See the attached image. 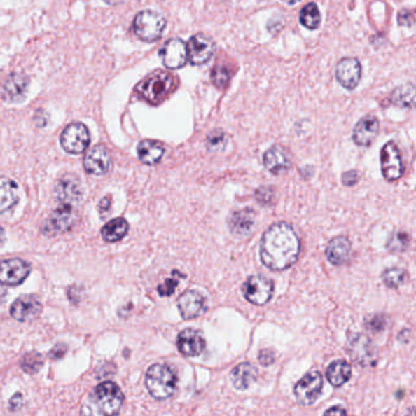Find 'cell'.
Instances as JSON below:
<instances>
[{"mask_svg": "<svg viewBox=\"0 0 416 416\" xmlns=\"http://www.w3.org/2000/svg\"><path fill=\"white\" fill-rule=\"evenodd\" d=\"M299 251L300 242L289 223H275L261 238V261L274 271L289 269L298 259Z\"/></svg>", "mask_w": 416, "mask_h": 416, "instance_id": "6da1fadb", "label": "cell"}, {"mask_svg": "<svg viewBox=\"0 0 416 416\" xmlns=\"http://www.w3.org/2000/svg\"><path fill=\"white\" fill-rule=\"evenodd\" d=\"M179 78L171 72L155 71L137 85L136 92L151 104H160L175 90Z\"/></svg>", "mask_w": 416, "mask_h": 416, "instance_id": "7a4b0ae2", "label": "cell"}, {"mask_svg": "<svg viewBox=\"0 0 416 416\" xmlns=\"http://www.w3.org/2000/svg\"><path fill=\"white\" fill-rule=\"evenodd\" d=\"M146 386L151 397L159 401L167 399L175 394L177 376L169 365H151L146 375Z\"/></svg>", "mask_w": 416, "mask_h": 416, "instance_id": "3957f363", "label": "cell"}, {"mask_svg": "<svg viewBox=\"0 0 416 416\" xmlns=\"http://www.w3.org/2000/svg\"><path fill=\"white\" fill-rule=\"evenodd\" d=\"M166 27V19L153 10L138 13L133 21V31L144 42H155L162 36Z\"/></svg>", "mask_w": 416, "mask_h": 416, "instance_id": "277c9868", "label": "cell"}, {"mask_svg": "<svg viewBox=\"0 0 416 416\" xmlns=\"http://www.w3.org/2000/svg\"><path fill=\"white\" fill-rule=\"evenodd\" d=\"M92 402L95 404L97 410L95 412L104 414V415H113L118 414L123 403V394L116 383H100L92 394Z\"/></svg>", "mask_w": 416, "mask_h": 416, "instance_id": "5b68a950", "label": "cell"}, {"mask_svg": "<svg viewBox=\"0 0 416 416\" xmlns=\"http://www.w3.org/2000/svg\"><path fill=\"white\" fill-rule=\"evenodd\" d=\"M90 131L85 125L74 123L69 125L60 136V144L70 154H81L90 147Z\"/></svg>", "mask_w": 416, "mask_h": 416, "instance_id": "8992f818", "label": "cell"}, {"mask_svg": "<svg viewBox=\"0 0 416 416\" xmlns=\"http://www.w3.org/2000/svg\"><path fill=\"white\" fill-rule=\"evenodd\" d=\"M322 387H324V378L321 374L317 370L307 373L294 387L297 402L302 405H312V403L317 402V398L321 394Z\"/></svg>", "mask_w": 416, "mask_h": 416, "instance_id": "52a82bcc", "label": "cell"}, {"mask_svg": "<svg viewBox=\"0 0 416 416\" xmlns=\"http://www.w3.org/2000/svg\"><path fill=\"white\" fill-rule=\"evenodd\" d=\"M272 294L274 282L261 275L251 276L247 279L246 284H243V296L248 302L256 305H264L270 302V299L272 298Z\"/></svg>", "mask_w": 416, "mask_h": 416, "instance_id": "ba28073f", "label": "cell"}, {"mask_svg": "<svg viewBox=\"0 0 416 416\" xmlns=\"http://www.w3.org/2000/svg\"><path fill=\"white\" fill-rule=\"evenodd\" d=\"M159 55L166 69L177 70L188 62L187 44L180 38H171L161 47Z\"/></svg>", "mask_w": 416, "mask_h": 416, "instance_id": "9c48e42d", "label": "cell"}, {"mask_svg": "<svg viewBox=\"0 0 416 416\" xmlns=\"http://www.w3.org/2000/svg\"><path fill=\"white\" fill-rule=\"evenodd\" d=\"M188 60L194 67L204 65L212 59L215 52V43L213 39L204 34H194L190 37L188 44Z\"/></svg>", "mask_w": 416, "mask_h": 416, "instance_id": "30bf717a", "label": "cell"}, {"mask_svg": "<svg viewBox=\"0 0 416 416\" xmlns=\"http://www.w3.org/2000/svg\"><path fill=\"white\" fill-rule=\"evenodd\" d=\"M31 272L29 263L22 259H6L0 261V284L18 286L22 284Z\"/></svg>", "mask_w": 416, "mask_h": 416, "instance_id": "8fae6325", "label": "cell"}, {"mask_svg": "<svg viewBox=\"0 0 416 416\" xmlns=\"http://www.w3.org/2000/svg\"><path fill=\"white\" fill-rule=\"evenodd\" d=\"M381 167L384 179L387 181H397L402 177L404 166L402 156L399 153L397 144L389 142L382 148L381 151Z\"/></svg>", "mask_w": 416, "mask_h": 416, "instance_id": "7c38bea8", "label": "cell"}, {"mask_svg": "<svg viewBox=\"0 0 416 416\" xmlns=\"http://www.w3.org/2000/svg\"><path fill=\"white\" fill-rule=\"evenodd\" d=\"M75 207L60 204V207L55 209L54 213L48 219L43 232L48 236H54L57 233L67 232L71 228L75 223Z\"/></svg>", "mask_w": 416, "mask_h": 416, "instance_id": "4fadbf2b", "label": "cell"}, {"mask_svg": "<svg viewBox=\"0 0 416 416\" xmlns=\"http://www.w3.org/2000/svg\"><path fill=\"white\" fill-rule=\"evenodd\" d=\"M55 195L59 203L76 207L80 203L83 195L81 181L71 174L62 176V179L57 181Z\"/></svg>", "mask_w": 416, "mask_h": 416, "instance_id": "5bb4252c", "label": "cell"}, {"mask_svg": "<svg viewBox=\"0 0 416 416\" xmlns=\"http://www.w3.org/2000/svg\"><path fill=\"white\" fill-rule=\"evenodd\" d=\"M85 170L90 175H105L111 167V156L108 148L98 144L85 153L83 159Z\"/></svg>", "mask_w": 416, "mask_h": 416, "instance_id": "9a60e30c", "label": "cell"}, {"mask_svg": "<svg viewBox=\"0 0 416 416\" xmlns=\"http://www.w3.org/2000/svg\"><path fill=\"white\" fill-rule=\"evenodd\" d=\"M336 78L343 88L353 90L361 78V64L355 57H345L336 67Z\"/></svg>", "mask_w": 416, "mask_h": 416, "instance_id": "2e32d148", "label": "cell"}, {"mask_svg": "<svg viewBox=\"0 0 416 416\" xmlns=\"http://www.w3.org/2000/svg\"><path fill=\"white\" fill-rule=\"evenodd\" d=\"M42 312V304L34 296H22L10 307V315L21 322L32 321Z\"/></svg>", "mask_w": 416, "mask_h": 416, "instance_id": "e0dca14e", "label": "cell"}, {"mask_svg": "<svg viewBox=\"0 0 416 416\" xmlns=\"http://www.w3.org/2000/svg\"><path fill=\"white\" fill-rule=\"evenodd\" d=\"M177 347L185 356H198L205 349V340L198 330L186 328L179 335Z\"/></svg>", "mask_w": 416, "mask_h": 416, "instance_id": "ac0fdd59", "label": "cell"}, {"mask_svg": "<svg viewBox=\"0 0 416 416\" xmlns=\"http://www.w3.org/2000/svg\"><path fill=\"white\" fill-rule=\"evenodd\" d=\"M177 305L182 317L186 320H190L205 312V298L198 291L190 289L181 296Z\"/></svg>", "mask_w": 416, "mask_h": 416, "instance_id": "d6986e66", "label": "cell"}, {"mask_svg": "<svg viewBox=\"0 0 416 416\" xmlns=\"http://www.w3.org/2000/svg\"><path fill=\"white\" fill-rule=\"evenodd\" d=\"M378 127V120L373 115L361 118L359 123L355 125L353 131V141L355 144L360 147H369L377 136Z\"/></svg>", "mask_w": 416, "mask_h": 416, "instance_id": "ffe728a7", "label": "cell"}, {"mask_svg": "<svg viewBox=\"0 0 416 416\" xmlns=\"http://www.w3.org/2000/svg\"><path fill=\"white\" fill-rule=\"evenodd\" d=\"M348 352L352 359L354 360L356 364L369 365L374 361V345L371 343V340L361 335H358L350 340Z\"/></svg>", "mask_w": 416, "mask_h": 416, "instance_id": "44dd1931", "label": "cell"}, {"mask_svg": "<svg viewBox=\"0 0 416 416\" xmlns=\"http://www.w3.org/2000/svg\"><path fill=\"white\" fill-rule=\"evenodd\" d=\"M256 223V213L251 209L236 210L228 218V227L233 235L246 237L251 233Z\"/></svg>", "mask_w": 416, "mask_h": 416, "instance_id": "7402d4cb", "label": "cell"}, {"mask_svg": "<svg viewBox=\"0 0 416 416\" xmlns=\"http://www.w3.org/2000/svg\"><path fill=\"white\" fill-rule=\"evenodd\" d=\"M29 77L25 74L21 72L11 74L3 85V97L9 102H19L24 99L29 87Z\"/></svg>", "mask_w": 416, "mask_h": 416, "instance_id": "603a6c76", "label": "cell"}, {"mask_svg": "<svg viewBox=\"0 0 416 416\" xmlns=\"http://www.w3.org/2000/svg\"><path fill=\"white\" fill-rule=\"evenodd\" d=\"M20 199L19 186L5 176H0V214L13 210Z\"/></svg>", "mask_w": 416, "mask_h": 416, "instance_id": "cb8c5ba5", "label": "cell"}, {"mask_svg": "<svg viewBox=\"0 0 416 416\" xmlns=\"http://www.w3.org/2000/svg\"><path fill=\"white\" fill-rule=\"evenodd\" d=\"M352 246L345 237L333 238L327 246V259L333 265H343L349 261Z\"/></svg>", "mask_w": 416, "mask_h": 416, "instance_id": "d4e9b609", "label": "cell"}, {"mask_svg": "<svg viewBox=\"0 0 416 416\" xmlns=\"http://www.w3.org/2000/svg\"><path fill=\"white\" fill-rule=\"evenodd\" d=\"M258 377V370L254 365L243 363L232 370L231 382L236 389H248Z\"/></svg>", "mask_w": 416, "mask_h": 416, "instance_id": "484cf974", "label": "cell"}, {"mask_svg": "<svg viewBox=\"0 0 416 416\" xmlns=\"http://www.w3.org/2000/svg\"><path fill=\"white\" fill-rule=\"evenodd\" d=\"M138 158L146 165H155L164 156L165 148L158 141L144 139L138 144Z\"/></svg>", "mask_w": 416, "mask_h": 416, "instance_id": "4316f807", "label": "cell"}, {"mask_svg": "<svg viewBox=\"0 0 416 416\" xmlns=\"http://www.w3.org/2000/svg\"><path fill=\"white\" fill-rule=\"evenodd\" d=\"M289 158L284 148L275 146L264 154V165L272 174L284 172L289 167Z\"/></svg>", "mask_w": 416, "mask_h": 416, "instance_id": "83f0119b", "label": "cell"}, {"mask_svg": "<svg viewBox=\"0 0 416 416\" xmlns=\"http://www.w3.org/2000/svg\"><path fill=\"white\" fill-rule=\"evenodd\" d=\"M352 375V368L345 360H336L328 366L327 369V378L333 387H340L348 380Z\"/></svg>", "mask_w": 416, "mask_h": 416, "instance_id": "f1b7e54d", "label": "cell"}, {"mask_svg": "<svg viewBox=\"0 0 416 416\" xmlns=\"http://www.w3.org/2000/svg\"><path fill=\"white\" fill-rule=\"evenodd\" d=\"M128 223L123 218L113 219L102 228V237L106 242H118L127 235Z\"/></svg>", "mask_w": 416, "mask_h": 416, "instance_id": "f546056e", "label": "cell"}, {"mask_svg": "<svg viewBox=\"0 0 416 416\" xmlns=\"http://www.w3.org/2000/svg\"><path fill=\"white\" fill-rule=\"evenodd\" d=\"M391 99H392L393 104L401 106V108H412L415 103V87L412 83L399 85L393 92Z\"/></svg>", "mask_w": 416, "mask_h": 416, "instance_id": "4dcf8cb0", "label": "cell"}, {"mask_svg": "<svg viewBox=\"0 0 416 416\" xmlns=\"http://www.w3.org/2000/svg\"><path fill=\"white\" fill-rule=\"evenodd\" d=\"M299 21L300 24L307 27V29H319L320 26V21H321V16H320V11L315 3H309L303 8L299 15Z\"/></svg>", "mask_w": 416, "mask_h": 416, "instance_id": "1f68e13d", "label": "cell"}, {"mask_svg": "<svg viewBox=\"0 0 416 416\" xmlns=\"http://www.w3.org/2000/svg\"><path fill=\"white\" fill-rule=\"evenodd\" d=\"M382 279L383 284L389 289H398L399 286H402L405 282L407 274L404 270L399 269V268H391V269L384 270Z\"/></svg>", "mask_w": 416, "mask_h": 416, "instance_id": "d6a6232c", "label": "cell"}, {"mask_svg": "<svg viewBox=\"0 0 416 416\" xmlns=\"http://www.w3.org/2000/svg\"><path fill=\"white\" fill-rule=\"evenodd\" d=\"M43 365L42 355L38 354L36 352L29 353V354L25 355L21 361V366L22 369L29 373V374H34L37 373L38 370L41 369V366Z\"/></svg>", "mask_w": 416, "mask_h": 416, "instance_id": "836d02e7", "label": "cell"}, {"mask_svg": "<svg viewBox=\"0 0 416 416\" xmlns=\"http://www.w3.org/2000/svg\"><path fill=\"white\" fill-rule=\"evenodd\" d=\"M227 143V137L226 134L223 132V131H214V132L210 133L208 136V139H207V147H208L209 151H223L225 146H226Z\"/></svg>", "mask_w": 416, "mask_h": 416, "instance_id": "e575fe53", "label": "cell"}, {"mask_svg": "<svg viewBox=\"0 0 416 416\" xmlns=\"http://www.w3.org/2000/svg\"><path fill=\"white\" fill-rule=\"evenodd\" d=\"M230 77H231L230 69L226 67H221V65L215 67V69H214L213 75H212L214 85L219 87V88H223V87L228 83Z\"/></svg>", "mask_w": 416, "mask_h": 416, "instance_id": "d590c367", "label": "cell"}, {"mask_svg": "<svg viewBox=\"0 0 416 416\" xmlns=\"http://www.w3.org/2000/svg\"><path fill=\"white\" fill-rule=\"evenodd\" d=\"M409 237L405 233H396L388 242V248L392 251H403L408 247Z\"/></svg>", "mask_w": 416, "mask_h": 416, "instance_id": "8d00e7d4", "label": "cell"}, {"mask_svg": "<svg viewBox=\"0 0 416 416\" xmlns=\"http://www.w3.org/2000/svg\"><path fill=\"white\" fill-rule=\"evenodd\" d=\"M256 198L261 205L268 207L270 204L274 203V188H272V187H269V186H265V187H261V188L256 189Z\"/></svg>", "mask_w": 416, "mask_h": 416, "instance_id": "74e56055", "label": "cell"}, {"mask_svg": "<svg viewBox=\"0 0 416 416\" xmlns=\"http://www.w3.org/2000/svg\"><path fill=\"white\" fill-rule=\"evenodd\" d=\"M177 284H179V279H174V277L172 279H167L164 284L159 286L158 292H159L160 296L167 297V296H171V294L174 293Z\"/></svg>", "mask_w": 416, "mask_h": 416, "instance_id": "f35d334b", "label": "cell"}, {"mask_svg": "<svg viewBox=\"0 0 416 416\" xmlns=\"http://www.w3.org/2000/svg\"><path fill=\"white\" fill-rule=\"evenodd\" d=\"M275 359H276V356H275L274 350H261V353H259V361H261V365L269 366V365L274 364Z\"/></svg>", "mask_w": 416, "mask_h": 416, "instance_id": "ab89813d", "label": "cell"}, {"mask_svg": "<svg viewBox=\"0 0 416 416\" xmlns=\"http://www.w3.org/2000/svg\"><path fill=\"white\" fill-rule=\"evenodd\" d=\"M398 21H399V25H402V26L410 27L414 24V14H412V11H410V10H402L399 13V16H398Z\"/></svg>", "mask_w": 416, "mask_h": 416, "instance_id": "60d3db41", "label": "cell"}, {"mask_svg": "<svg viewBox=\"0 0 416 416\" xmlns=\"http://www.w3.org/2000/svg\"><path fill=\"white\" fill-rule=\"evenodd\" d=\"M386 326V320L384 317L378 315V317H374L369 321L370 330L373 331H382L383 328Z\"/></svg>", "mask_w": 416, "mask_h": 416, "instance_id": "b9f144b4", "label": "cell"}, {"mask_svg": "<svg viewBox=\"0 0 416 416\" xmlns=\"http://www.w3.org/2000/svg\"><path fill=\"white\" fill-rule=\"evenodd\" d=\"M358 172L356 171H348V172H345L343 177H342V180H343V183L345 186H354L356 182H358Z\"/></svg>", "mask_w": 416, "mask_h": 416, "instance_id": "7bdbcfd3", "label": "cell"}, {"mask_svg": "<svg viewBox=\"0 0 416 416\" xmlns=\"http://www.w3.org/2000/svg\"><path fill=\"white\" fill-rule=\"evenodd\" d=\"M67 352V347L65 345H57L54 349H53L50 355L53 356V359H60L62 356H64Z\"/></svg>", "mask_w": 416, "mask_h": 416, "instance_id": "ee69618b", "label": "cell"}, {"mask_svg": "<svg viewBox=\"0 0 416 416\" xmlns=\"http://www.w3.org/2000/svg\"><path fill=\"white\" fill-rule=\"evenodd\" d=\"M110 197H105V198L102 199V202L99 204V210L102 213H105L108 209L110 208Z\"/></svg>", "mask_w": 416, "mask_h": 416, "instance_id": "f6af8a7d", "label": "cell"}, {"mask_svg": "<svg viewBox=\"0 0 416 416\" xmlns=\"http://www.w3.org/2000/svg\"><path fill=\"white\" fill-rule=\"evenodd\" d=\"M326 415H333V414H338V415H345L347 414V410L345 409H342V408L335 407L330 409V410H326L325 412Z\"/></svg>", "mask_w": 416, "mask_h": 416, "instance_id": "bcb514c9", "label": "cell"}, {"mask_svg": "<svg viewBox=\"0 0 416 416\" xmlns=\"http://www.w3.org/2000/svg\"><path fill=\"white\" fill-rule=\"evenodd\" d=\"M5 243V231L0 227V247L4 246Z\"/></svg>", "mask_w": 416, "mask_h": 416, "instance_id": "7dc6e473", "label": "cell"}, {"mask_svg": "<svg viewBox=\"0 0 416 416\" xmlns=\"http://www.w3.org/2000/svg\"><path fill=\"white\" fill-rule=\"evenodd\" d=\"M5 296H6V291L3 287H0V303L4 302Z\"/></svg>", "mask_w": 416, "mask_h": 416, "instance_id": "c3c4849f", "label": "cell"}, {"mask_svg": "<svg viewBox=\"0 0 416 416\" xmlns=\"http://www.w3.org/2000/svg\"><path fill=\"white\" fill-rule=\"evenodd\" d=\"M104 1L105 3H108L109 5H116L120 4V3L123 1V0H104Z\"/></svg>", "mask_w": 416, "mask_h": 416, "instance_id": "681fc988", "label": "cell"}, {"mask_svg": "<svg viewBox=\"0 0 416 416\" xmlns=\"http://www.w3.org/2000/svg\"><path fill=\"white\" fill-rule=\"evenodd\" d=\"M284 3H287V4H294L297 0H282Z\"/></svg>", "mask_w": 416, "mask_h": 416, "instance_id": "f907efd6", "label": "cell"}]
</instances>
